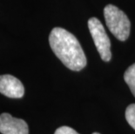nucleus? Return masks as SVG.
Wrapping results in <instances>:
<instances>
[{"label":"nucleus","mask_w":135,"mask_h":134,"mask_svg":"<svg viewBox=\"0 0 135 134\" xmlns=\"http://www.w3.org/2000/svg\"><path fill=\"white\" fill-rule=\"evenodd\" d=\"M93 134H99V133H98V132H93Z\"/></svg>","instance_id":"obj_9"},{"label":"nucleus","mask_w":135,"mask_h":134,"mask_svg":"<svg viewBox=\"0 0 135 134\" xmlns=\"http://www.w3.org/2000/svg\"><path fill=\"white\" fill-rule=\"evenodd\" d=\"M0 93L11 98H20L25 94V87L12 75H0Z\"/></svg>","instance_id":"obj_5"},{"label":"nucleus","mask_w":135,"mask_h":134,"mask_svg":"<svg viewBox=\"0 0 135 134\" xmlns=\"http://www.w3.org/2000/svg\"><path fill=\"white\" fill-rule=\"evenodd\" d=\"M104 17L108 29L117 39L125 41L130 34V20L124 11L115 5L108 4L104 8Z\"/></svg>","instance_id":"obj_2"},{"label":"nucleus","mask_w":135,"mask_h":134,"mask_svg":"<svg viewBox=\"0 0 135 134\" xmlns=\"http://www.w3.org/2000/svg\"><path fill=\"white\" fill-rule=\"evenodd\" d=\"M126 118L128 124L135 130V104H131L126 108Z\"/></svg>","instance_id":"obj_7"},{"label":"nucleus","mask_w":135,"mask_h":134,"mask_svg":"<svg viewBox=\"0 0 135 134\" xmlns=\"http://www.w3.org/2000/svg\"><path fill=\"white\" fill-rule=\"evenodd\" d=\"M54 134H79L73 128L69 126H61L56 130Z\"/></svg>","instance_id":"obj_8"},{"label":"nucleus","mask_w":135,"mask_h":134,"mask_svg":"<svg viewBox=\"0 0 135 134\" xmlns=\"http://www.w3.org/2000/svg\"><path fill=\"white\" fill-rule=\"evenodd\" d=\"M52 52L68 69L79 72L87 64L86 57L76 37L60 27L53 28L49 36Z\"/></svg>","instance_id":"obj_1"},{"label":"nucleus","mask_w":135,"mask_h":134,"mask_svg":"<svg viewBox=\"0 0 135 134\" xmlns=\"http://www.w3.org/2000/svg\"><path fill=\"white\" fill-rule=\"evenodd\" d=\"M124 79L130 88L132 93L135 97V64L127 68L124 73Z\"/></svg>","instance_id":"obj_6"},{"label":"nucleus","mask_w":135,"mask_h":134,"mask_svg":"<svg viewBox=\"0 0 135 134\" xmlns=\"http://www.w3.org/2000/svg\"><path fill=\"white\" fill-rule=\"evenodd\" d=\"M0 132L2 134H29L28 125L21 118H13L9 113L0 115Z\"/></svg>","instance_id":"obj_4"},{"label":"nucleus","mask_w":135,"mask_h":134,"mask_svg":"<svg viewBox=\"0 0 135 134\" xmlns=\"http://www.w3.org/2000/svg\"><path fill=\"white\" fill-rule=\"evenodd\" d=\"M88 28L102 60L110 61L112 58L111 42L101 22L96 18H91L88 20Z\"/></svg>","instance_id":"obj_3"}]
</instances>
